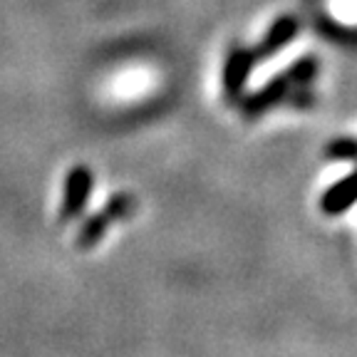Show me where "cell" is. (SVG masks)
<instances>
[{"label":"cell","instance_id":"cell-3","mask_svg":"<svg viewBox=\"0 0 357 357\" xmlns=\"http://www.w3.org/2000/svg\"><path fill=\"white\" fill-rule=\"evenodd\" d=\"M89 194V174L84 169L75 172L67 181V189H65V206H62V216L70 218L84 206V201H87Z\"/></svg>","mask_w":357,"mask_h":357},{"label":"cell","instance_id":"cell-4","mask_svg":"<svg viewBox=\"0 0 357 357\" xmlns=\"http://www.w3.org/2000/svg\"><path fill=\"white\" fill-rule=\"evenodd\" d=\"M112 221L109 213H97L82 226V231L77 234V248H92L95 243H100L102 234L107 231V223Z\"/></svg>","mask_w":357,"mask_h":357},{"label":"cell","instance_id":"cell-2","mask_svg":"<svg viewBox=\"0 0 357 357\" xmlns=\"http://www.w3.org/2000/svg\"><path fill=\"white\" fill-rule=\"evenodd\" d=\"M357 201V172L347 176L345 181L335 184L333 189L325 194L323 199V211L325 213H342Z\"/></svg>","mask_w":357,"mask_h":357},{"label":"cell","instance_id":"cell-1","mask_svg":"<svg viewBox=\"0 0 357 357\" xmlns=\"http://www.w3.org/2000/svg\"><path fill=\"white\" fill-rule=\"evenodd\" d=\"M162 84V73L146 62H132L112 70L100 87V95L109 105H137L154 95Z\"/></svg>","mask_w":357,"mask_h":357}]
</instances>
